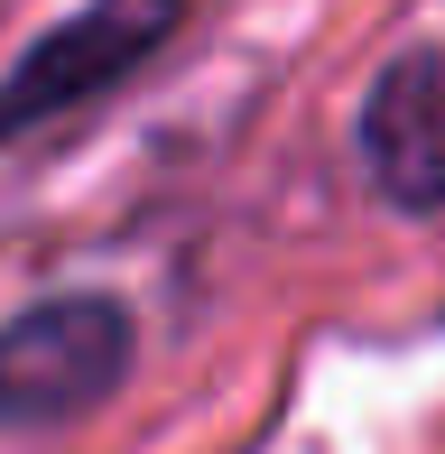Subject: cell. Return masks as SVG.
I'll use <instances>...</instances> for the list:
<instances>
[{"label": "cell", "instance_id": "cell-1", "mask_svg": "<svg viewBox=\"0 0 445 454\" xmlns=\"http://www.w3.org/2000/svg\"><path fill=\"white\" fill-rule=\"evenodd\" d=\"M176 19H186V0H84L56 28H37L0 74V139H28L47 121H74L84 102L121 93L176 37Z\"/></svg>", "mask_w": 445, "mask_h": 454}, {"label": "cell", "instance_id": "cell-3", "mask_svg": "<svg viewBox=\"0 0 445 454\" xmlns=\"http://www.w3.org/2000/svg\"><path fill=\"white\" fill-rule=\"evenodd\" d=\"M362 168L399 214L445 204V47H409L362 93Z\"/></svg>", "mask_w": 445, "mask_h": 454}, {"label": "cell", "instance_id": "cell-2", "mask_svg": "<svg viewBox=\"0 0 445 454\" xmlns=\"http://www.w3.org/2000/svg\"><path fill=\"white\" fill-rule=\"evenodd\" d=\"M130 316L112 297H37L0 325V427H66L130 380Z\"/></svg>", "mask_w": 445, "mask_h": 454}]
</instances>
